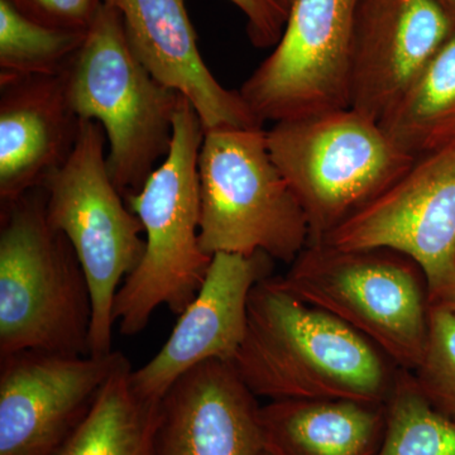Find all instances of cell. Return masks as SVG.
<instances>
[{"instance_id":"6da1fadb","label":"cell","mask_w":455,"mask_h":455,"mask_svg":"<svg viewBox=\"0 0 455 455\" xmlns=\"http://www.w3.org/2000/svg\"><path fill=\"white\" fill-rule=\"evenodd\" d=\"M232 364L257 397L269 401L379 405L387 403L401 370L366 338L272 276L251 292L247 331Z\"/></svg>"},{"instance_id":"7a4b0ae2","label":"cell","mask_w":455,"mask_h":455,"mask_svg":"<svg viewBox=\"0 0 455 455\" xmlns=\"http://www.w3.org/2000/svg\"><path fill=\"white\" fill-rule=\"evenodd\" d=\"M204 136L199 116L181 95L169 154L139 193L125 200L142 223L146 247L114 300V324L124 337L142 333L158 307L181 315L211 267L212 256L199 239L197 160Z\"/></svg>"},{"instance_id":"3957f363","label":"cell","mask_w":455,"mask_h":455,"mask_svg":"<svg viewBox=\"0 0 455 455\" xmlns=\"http://www.w3.org/2000/svg\"><path fill=\"white\" fill-rule=\"evenodd\" d=\"M0 220V357L92 355V290L73 245L47 220L44 188L3 205Z\"/></svg>"},{"instance_id":"277c9868","label":"cell","mask_w":455,"mask_h":455,"mask_svg":"<svg viewBox=\"0 0 455 455\" xmlns=\"http://www.w3.org/2000/svg\"><path fill=\"white\" fill-rule=\"evenodd\" d=\"M65 76L77 119L103 127L108 171L127 200L169 154L181 95L157 82L137 59L121 13L106 0Z\"/></svg>"},{"instance_id":"5b68a950","label":"cell","mask_w":455,"mask_h":455,"mask_svg":"<svg viewBox=\"0 0 455 455\" xmlns=\"http://www.w3.org/2000/svg\"><path fill=\"white\" fill-rule=\"evenodd\" d=\"M281 283L370 340L401 370L415 371L429 338L430 289L423 269L390 248L307 244Z\"/></svg>"},{"instance_id":"8992f818","label":"cell","mask_w":455,"mask_h":455,"mask_svg":"<svg viewBox=\"0 0 455 455\" xmlns=\"http://www.w3.org/2000/svg\"><path fill=\"white\" fill-rule=\"evenodd\" d=\"M267 145L307 215L309 244L324 241L415 161L353 108L274 123Z\"/></svg>"},{"instance_id":"52a82bcc","label":"cell","mask_w":455,"mask_h":455,"mask_svg":"<svg viewBox=\"0 0 455 455\" xmlns=\"http://www.w3.org/2000/svg\"><path fill=\"white\" fill-rule=\"evenodd\" d=\"M205 253H265L290 265L309 244L307 215L272 160L267 131L205 132L197 160Z\"/></svg>"},{"instance_id":"ba28073f","label":"cell","mask_w":455,"mask_h":455,"mask_svg":"<svg viewBox=\"0 0 455 455\" xmlns=\"http://www.w3.org/2000/svg\"><path fill=\"white\" fill-rule=\"evenodd\" d=\"M106 147L103 127L80 121L73 152L42 185L47 220L73 245L89 281L95 355L113 350L114 300L146 247L142 223L110 179Z\"/></svg>"},{"instance_id":"9c48e42d","label":"cell","mask_w":455,"mask_h":455,"mask_svg":"<svg viewBox=\"0 0 455 455\" xmlns=\"http://www.w3.org/2000/svg\"><path fill=\"white\" fill-rule=\"evenodd\" d=\"M359 0H295L271 55L241 92L260 122L350 108L353 36Z\"/></svg>"},{"instance_id":"30bf717a","label":"cell","mask_w":455,"mask_h":455,"mask_svg":"<svg viewBox=\"0 0 455 455\" xmlns=\"http://www.w3.org/2000/svg\"><path fill=\"white\" fill-rule=\"evenodd\" d=\"M320 243L390 248L414 259L430 300L455 286V142L416 157L387 190Z\"/></svg>"},{"instance_id":"8fae6325","label":"cell","mask_w":455,"mask_h":455,"mask_svg":"<svg viewBox=\"0 0 455 455\" xmlns=\"http://www.w3.org/2000/svg\"><path fill=\"white\" fill-rule=\"evenodd\" d=\"M128 361L23 350L0 357V455H52Z\"/></svg>"},{"instance_id":"7c38bea8","label":"cell","mask_w":455,"mask_h":455,"mask_svg":"<svg viewBox=\"0 0 455 455\" xmlns=\"http://www.w3.org/2000/svg\"><path fill=\"white\" fill-rule=\"evenodd\" d=\"M274 259L265 253H215L193 302L179 315L169 339L137 371L140 396L160 401L182 374L209 361L232 362L247 331L248 300Z\"/></svg>"},{"instance_id":"4fadbf2b","label":"cell","mask_w":455,"mask_h":455,"mask_svg":"<svg viewBox=\"0 0 455 455\" xmlns=\"http://www.w3.org/2000/svg\"><path fill=\"white\" fill-rule=\"evenodd\" d=\"M454 28L438 0H359L350 108L381 121Z\"/></svg>"},{"instance_id":"5bb4252c","label":"cell","mask_w":455,"mask_h":455,"mask_svg":"<svg viewBox=\"0 0 455 455\" xmlns=\"http://www.w3.org/2000/svg\"><path fill=\"white\" fill-rule=\"evenodd\" d=\"M257 398L232 362L199 364L161 398L155 455H265Z\"/></svg>"},{"instance_id":"9a60e30c","label":"cell","mask_w":455,"mask_h":455,"mask_svg":"<svg viewBox=\"0 0 455 455\" xmlns=\"http://www.w3.org/2000/svg\"><path fill=\"white\" fill-rule=\"evenodd\" d=\"M121 13L132 51L157 82L194 107L204 131L262 128L239 90L224 88L204 62L185 0H106Z\"/></svg>"},{"instance_id":"2e32d148","label":"cell","mask_w":455,"mask_h":455,"mask_svg":"<svg viewBox=\"0 0 455 455\" xmlns=\"http://www.w3.org/2000/svg\"><path fill=\"white\" fill-rule=\"evenodd\" d=\"M0 204L42 188L73 152L80 121L65 74L0 84Z\"/></svg>"},{"instance_id":"e0dca14e","label":"cell","mask_w":455,"mask_h":455,"mask_svg":"<svg viewBox=\"0 0 455 455\" xmlns=\"http://www.w3.org/2000/svg\"><path fill=\"white\" fill-rule=\"evenodd\" d=\"M268 455H376L386 403L353 400H276L260 406Z\"/></svg>"},{"instance_id":"ac0fdd59","label":"cell","mask_w":455,"mask_h":455,"mask_svg":"<svg viewBox=\"0 0 455 455\" xmlns=\"http://www.w3.org/2000/svg\"><path fill=\"white\" fill-rule=\"evenodd\" d=\"M130 361L110 377L85 419L52 455H155L160 401L140 396Z\"/></svg>"},{"instance_id":"d6986e66","label":"cell","mask_w":455,"mask_h":455,"mask_svg":"<svg viewBox=\"0 0 455 455\" xmlns=\"http://www.w3.org/2000/svg\"><path fill=\"white\" fill-rule=\"evenodd\" d=\"M379 123L414 158L455 142V28Z\"/></svg>"},{"instance_id":"ffe728a7","label":"cell","mask_w":455,"mask_h":455,"mask_svg":"<svg viewBox=\"0 0 455 455\" xmlns=\"http://www.w3.org/2000/svg\"><path fill=\"white\" fill-rule=\"evenodd\" d=\"M86 32L41 25L0 0V84L65 74Z\"/></svg>"},{"instance_id":"44dd1931","label":"cell","mask_w":455,"mask_h":455,"mask_svg":"<svg viewBox=\"0 0 455 455\" xmlns=\"http://www.w3.org/2000/svg\"><path fill=\"white\" fill-rule=\"evenodd\" d=\"M376 455H455V420L431 405L410 371H398Z\"/></svg>"},{"instance_id":"7402d4cb","label":"cell","mask_w":455,"mask_h":455,"mask_svg":"<svg viewBox=\"0 0 455 455\" xmlns=\"http://www.w3.org/2000/svg\"><path fill=\"white\" fill-rule=\"evenodd\" d=\"M412 374L431 405L455 420V314L444 305L431 304L427 349Z\"/></svg>"},{"instance_id":"603a6c76","label":"cell","mask_w":455,"mask_h":455,"mask_svg":"<svg viewBox=\"0 0 455 455\" xmlns=\"http://www.w3.org/2000/svg\"><path fill=\"white\" fill-rule=\"evenodd\" d=\"M23 16L52 28L88 31L104 0H8Z\"/></svg>"},{"instance_id":"cb8c5ba5","label":"cell","mask_w":455,"mask_h":455,"mask_svg":"<svg viewBox=\"0 0 455 455\" xmlns=\"http://www.w3.org/2000/svg\"><path fill=\"white\" fill-rule=\"evenodd\" d=\"M247 18L250 40L259 49L276 46L289 14L274 0H229Z\"/></svg>"},{"instance_id":"d4e9b609","label":"cell","mask_w":455,"mask_h":455,"mask_svg":"<svg viewBox=\"0 0 455 455\" xmlns=\"http://www.w3.org/2000/svg\"><path fill=\"white\" fill-rule=\"evenodd\" d=\"M431 304L444 305L445 307H448L449 310L453 311L455 314V286L453 289L449 290V291L443 293L436 300L431 301Z\"/></svg>"},{"instance_id":"484cf974","label":"cell","mask_w":455,"mask_h":455,"mask_svg":"<svg viewBox=\"0 0 455 455\" xmlns=\"http://www.w3.org/2000/svg\"><path fill=\"white\" fill-rule=\"evenodd\" d=\"M455 23V0H438Z\"/></svg>"},{"instance_id":"4316f807","label":"cell","mask_w":455,"mask_h":455,"mask_svg":"<svg viewBox=\"0 0 455 455\" xmlns=\"http://www.w3.org/2000/svg\"><path fill=\"white\" fill-rule=\"evenodd\" d=\"M274 2L280 5V7L283 8L287 14H289L290 8L292 7L293 2H295V0H274Z\"/></svg>"},{"instance_id":"83f0119b","label":"cell","mask_w":455,"mask_h":455,"mask_svg":"<svg viewBox=\"0 0 455 455\" xmlns=\"http://www.w3.org/2000/svg\"><path fill=\"white\" fill-rule=\"evenodd\" d=\"M265 455H268L267 453H265Z\"/></svg>"}]
</instances>
